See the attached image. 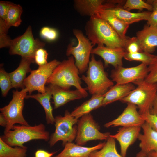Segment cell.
Wrapping results in <instances>:
<instances>
[{
  "mask_svg": "<svg viewBox=\"0 0 157 157\" xmlns=\"http://www.w3.org/2000/svg\"><path fill=\"white\" fill-rule=\"evenodd\" d=\"M85 30L88 38L94 46L104 45L125 49L129 37H121L106 21L97 15L90 17Z\"/></svg>",
  "mask_w": 157,
  "mask_h": 157,
  "instance_id": "6da1fadb",
  "label": "cell"
},
{
  "mask_svg": "<svg viewBox=\"0 0 157 157\" xmlns=\"http://www.w3.org/2000/svg\"><path fill=\"white\" fill-rule=\"evenodd\" d=\"M79 74L74 58L71 56L67 59L60 62L48 79L47 83L57 85L66 90H70L71 87L74 86L82 93L85 98L88 95L87 89L82 87Z\"/></svg>",
  "mask_w": 157,
  "mask_h": 157,
  "instance_id": "7a4b0ae2",
  "label": "cell"
},
{
  "mask_svg": "<svg viewBox=\"0 0 157 157\" xmlns=\"http://www.w3.org/2000/svg\"><path fill=\"white\" fill-rule=\"evenodd\" d=\"M50 136L43 123L34 126L14 125L11 130L6 132L0 138L6 143L13 147H24V144L33 140H40L48 141Z\"/></svg>",
  "mask_w": 157,
  "mask_h": 157,
  "instance_id": "3957f363",
  "label": "cell"
},
{
  "mask_svg": "<svg viewBox=\"0 0 157 157\" xmlns=\"http://www.w3.org/2000/svg\"><path fill=\"white\" fill-rule=\"evenodd\" d=\"M87 85V89L92 95H102L114 85L113 82L108 77L101 60H97L92 54L86 72V75L81 77Z\"/></svg>",
  "mask_w": 157,
  "mask_h": 157,
  "instance_id": "277c9868",
  "label": "cell"
},
{
  "mask_svg": "<svg viewBox=\"0 0 157 157\" xmlns=\"http://www.w3.org/2000/svg\"><path fill=\"white\" fill-rule=\"evenodd\" d=\"M137 87L120 101L136 105L141 115L150 112L153 101L157 94V84L146 82L144 80L135 83Z\"/></svg>",
  "mask_w": 157,
  "mask_h": 157,
  "instance_id": "5b68a950",
  "label": "cell"
},
{
  "mask_svg": "<svg viewBox=\"0 0 157 157\" xmlns=\"http://www.w3.org/2000/svg\"><path fill=\"white\" fill-rule=\"evenodd\" d=\"M77 119L72 116L66 110L63 116H57L55 117L54 131L50 136L48 143L50 147L59 141L64 146L67 142H72L75 140L77 131Z\"/></svg>",
  "mask_w": 157,
  "mask_h": 157,
  "instance_id": "8992f818",
  "label": "cell"
},
{
  "mask_svg": "<svg viewBox=\"0 0 157 157\" xmlns=\"http://www.w3.org/2000/svg\"><path fill=\"white\" fill-rule=\"evenodd\" d=\"M28 90L26 88L20 91H13V97L8 104L0 108L1 113L7 120V124L4 132L11 130L15 124L30 126L24 119L22 111L24 105V100L27 96Z\"/></svg>",
  "mask_w": 157,
  "mask_h": 157,
  "instance_id": "52a82bcc",
  "label": "cell"
},
{
  "mask_svg": "<svg viewBox=\"0 0 157 157\" xmlns=\"http://www.w3.org/2000/svg\"><path fill=\"white\" fill-rule=\"evenodd\" d=\"M73 32L77 39L78 43L74 46L73 42L70 43L66 50V55L73 56L75 65L80 73L82 74L88 69L90 54L94 46L81 30L74 29Z\"/></svg>",
  "mask_w": 157,
  "mask_h": 157,
  "instance_id": "ba28073f",
  "label": "cell"
},
{
  "mask_svg": "<svg viewBox=\"0 0 157 157\" xmlns=\"http://www.w3.org/2000/svg\"><path fill=\"white\" fill-rule=\"evenodd\" d=\"M45 46L44 42L34 38L31 27L29 26L22 35L12 40L9 52L11 55H18L34 61L36 51Z\"/></svg>",
  "mask_w": 157,
  "mask_h": 157,
  "instance_id": "9c48e42d",
  "label": "cell"
},
{
  "mask_svg": "<svg viewBox=\"0 0 157 157\" xmlns=\"http://www.w3.org/2000/svg\"><path fill=\"white\" fill-rule=\"evenodd\" d=\"M99 130V126L90 113L83 115L77 123V131L75 140L76 144L83 146L90 140H107L110 133H102Z\"/></svg>",
  "mask_w": 157,
  "mask_h": 157,
  "instance_id": "30bf717a",
  "label": "cell"
},
{
  "mask_svg": "<svg viewBox=\"0 0 157 157\" xmlns=\"http://www.w3.org/2000/svg\"><path fill=\"white\" fill-rule=\"evenodd\" d=\"M60 63L54 59L44 65L39 66L36 70H31L30 74L26 78L23 83L28 95H31L33 92L36 90L41 93H45V85L47 80Z\"/></svg>",
  "mask_w": 157,
  "mask_h": 157,
  "instance_id": "8fae6325",
  "label": "cell"
},
{
  "mask_svg": "<svg viewBox=\"0 0 157 157\" xmlns=\"http://www.w3.org/2000/svg\"><path fill=\"white\" fill-rule=\"evenodd\" d=\"M149 72L148 66L142 63L133 67L125 68L122 66L113 70L110 77L116 84L135 83L144 80Z\"/></svg>",
  "mask_w": 157,
  "mask_h": 157,
  "instance_id": "7c38bea8",
  "label": "cell"
},
{
  "mask_svg": "<svg viewBox=\"0 0 157 157\" xmlns=\"http://www.w3.org/2000/svg\"><path fill=\"white\" fill-rule=\"evenodd\" d=\"M126 107L122 114L116 119L106 123L104 126L106 128L110 126H140L145 122L144 119L137 110L135 105L127 103Z\"/></svg>",
  "mask_w": 157,
  "mask_h": 157,
  "instance_id": "4fadbf2b",
  "label": "cell"
},
{
  "mask_svg": "<svg viewBox=\"0 0 157 157\" xmlns=\"http://www.w3.org/2000/svg\"><path fill=\"white\" fill-rule=\"evenodd\" d=\"M127 53L123 48H112L101 45L93 48L91 53L101 57L104 61L105 67L111 65L116 68L122 66V58Z\"/></svg>",
  "mask_w": 157,
  "mask_h": 157,
  "instance_id": "5bb4252c",
  "label": "cell"
},
{
  "mask_svg": "<svg viewBox=\"0 0 157 157\" xmlns=\"http://www.w3.org/2000/svg\"><path fill=\"white\" fill-rule=\"evenodd\" d=\"M141 128L143 134L140 133L138 138L140 142L139 145L140 150L136 157H147L150 153L157 151V131L146 122Z\"/></svg>",
  "mask_w": 157,
  "mask_h": 157,
  "instance_id": "9a60e30c",
  "label": "cell"
},
{
  "mask_svg": "<svg viewBox=\"0 0 157 157\" xmlns=\"http://www.w3.org/2000/svg\"><path fill=\"white\" fill-rule=\"evenodd\" d=\"M104 0H74V7L83 16L90 17L96 15L100 11L115 7L114 3H104Z\"/></svg>",
  "mask_w": 157,
  "mask_h": 157,
  "instance_id": "2e32d148",
  "label": "cell"
},
{
  "mask_svg": "<svg viewBox=\"0 0 157 157\" xmlns=\"http://www.w3.org/2000/svg\"><path fill=\"white\" fill-rule=\"evenodd\" d=\"M141 128L140 126L122 127L119 129L115 135H110L119 142L121 155L122 157H126L129 147L138 139Z\"/></svg>",
  "mask_w": 157,
  "mask_h": 157,
  "instance_id": "e0dca14e",
  "label": "cell"
},
{
  "mask_svg": "<svg viewBox=\"0 0 157 157\" xmlns=\"http://www.w3.org/2000/svg\"><path fill=\"white\" fill-rule=\"evenodd\" d=\"M141 50L152 54L157 47V28L145 25L143 29L136 33Z\"/></svg>",
  "mask_w": 157,
  "mask_h": 157,
  "instance_id": "ac0fdd59",
  "label": "cell"
},
{
  "mask_svg": "<svg viewBox=\"0 0 157 157\" xmlns=\"http://www.w3.org/2000/svg\"><path fill=\"white\" fill-rule=\"evenodd\" d=\"M53 101L54 108L56 109L68 102L83 98L82 93L78 90H66L55 85L49 84Z\"/></svg>",
  "mask_w": 157,
  "mask_h": 157,
  "instance_id": "d6986e66",
  "label": "cell"
},
{
  "mask_svg": "<svg viewBox=\"0 0 157 157\" xmlns=\"http://www.w3.org/2000/svg\"><path fill=\"white\" fill-rule=\"evenodd\" d=\"M105 143H101L92 147H86L72 142H67L63 150L53 157H88L92 152L102 148Z\"/></svg>",
  "mask_w": 157,
  "mask_h": 157,
  "instance_id": "ffe728a7",
  "label": "cell"
},
{
  "mask_svg": "<svg viewBox=\"0 0 157 157\" xmlns=\"http://www.w3.org/2000/svg\"><path fill=\"white\" fill-rule=\"evenodd\" d=\"M132 83L117 84L112 87L104 94V97L101 107L106 105L117 100H120L127 96L135 88Z\"/></svg>",
  "mask_w": 157,
  "mask_h": 157,
  "instance_id": "44dd1931",
  "label": "cell"
},
{
  "mask_svg": "<svg viewBox=\"0 0 157 157\" xmlns=\"http://www.w3.org/2000/svg\"><path fill=\"white\" fill-rule=\"evenodd\" d=\"M34 61L30 58L22 57L18 67L13 71L8 73L13 88H23L25 87L24 81L26 78V74L31 72L30 66Z\"/></svg>",
  "mask_w": 157,
  "mask_h": 157,
  "instance_id": "7402d4cb",
  "label": "cell"
},
{
  "mask_svg": "<svg viewBox=\"0 0 157 157\" xmlns=\"http://www.w3.org/2000/svg\"><path fill=\"white\" fill-rule=\"evenodd\" d=\"M109 9L119 19L129 25L141 20L147 21L151 12L147 11L138 13H132L118 6Z\"/></svg>",
  "mask_w": 157,
  "mask_h": 157,
  "instance_id": "603a6c76",
  "label": "cell"
},
{
  "mask_svg": "<svg viewBox=\"0 0 157 157\" xmlns=\"http://www.w3.org/2000/svg\"><path fill=\"white\" fill-rule=\"evenodd\" d=\"M52 94L49 87H46V92L44 93H39L36 94L27 95L26 98H31L36 100L43 108L45 115V119L47 124H53L54 123L53 109L50 103L52 98Z\"/></svg>",
  "mask_w": 157,
  "mask_h": 157,
  "instance_id": "cb8c5ba5",
  "label": "cell"
},
{
  "mask_svg": "<svg viewBox=\"0 0 157 157\" xmlns=\"http://www.w3.org/2000/svg\"><path fill=\"white\" fill-rule=\"evenodd\" d=\"M104 97L102 95H93L89 100L76 107L71 113V115L78 119L85 114L90 113L92 111L101 107Z\"/></svg>",
  "mask_w": 157,
  "mask_h": 157,
  "instance_id": "d4e9b609",
  "label": "cell"
},
{
  "mask_svg": "<svg viewBox=\"0 0 157 157\" xmlns=\"http://www.w3.org/2000/svg\"><path fill=\"white\" fill-rule=\"evenodd\" d=\"M106 21L121 37L125 38L129 25L119 19L109 9L100 11L96 15Z\"/></svg>",
  "mask_w": 157,
  "mask_h": 157,
  "instance_id": "484cf974",
  "label": "cell"
},
{
  "mask_svg": "<svg viewBox=\"0 0 157 157\" xmlns=\"http://www.w3.org/2000/svg\"><path fill=\"white\" fill-rule=\"evenodd\" d=\"M88 157H122L117 152L115 139L109 136L107 142L100 150L94 151Z\"/></svg>",
  "mask_w": 157,
  "mask_h": 157,
  "instance_id": "4316f807",
  "label": "cell"
},
{
  "mask_svg": "<svg viewBox=\"0 0 157 157\" xmlns=\"http://www.w3.org/2000/svg\"><path fill=\"white\" fill-rule=\"evenodd\" d=\"M27 147L10 146L0 138V157H26Z\"/></svg>",
  "mask_w": 157,
  "mask_h": 157,
  "instance_id": "83f0119b",
  "label": "cell"
},
{
  "mask_svg": "<svg viewBox=\"0 0 157 157\" xmlns=\"http://www.w3.org/2000/svg\"><path fill=\"white\" fill-rule=\"evenodd\" d=\"M23 9L19 4L13 3L4 21L6 26L9 28L12 26L18 27L22 22L21 15Z\"/></svg>",
  "mask_w": 157,
  "mask_h": 157,
  "instance_id": "f1b7e54d",
  "label": "cell"
},
{
  "mask_svg": "<svg viewBox=\"0 0 157 157\" xmlns=\"http://www.w3.org/2000/svg\"><path fill=\"white\" fill-rule=\"evenodd\" d=\"M157 55L146 52L142 51L135 53H127L124 58L129 61H136L141 62L148 66L151 64L156 58Z\"/></svg>",
  "mask_w": 157,
  "mask_h": 157,
  "instance_id": "f546056e",
  "label": "cell"
},
{
  "mask_svg": "<svg viewBox=\"0 0 157 157\" xmlns=\"http://www.w3.org/2000/svg\"><path fill=\"white\" fill-rule=\"evenodd\" d=\"M123 8L128 11L133 9H138L142 11L144 9H146L151 12L153 10L151 5L142 0H127Z\"/></svg>",
  "mask_w": 157,
  "mask_h": 157,
  "instance_id": "4dcf8cb0",
  "label": "cell"
},
{
  "mask_svg": "<svg viewBox=\"0 0 157 157\" xmlns=\"http://www.w3.org/2000/svg\"><path fill=\"white\" fill-rule=\"evenodd\" d=\"M0 87L1 94L3 97H6L9 90L13 88L8 73L1 66L0 69Z\"/></svg>",
  "mask_w": 157,
  "mask_h": 157,
  "instance_id": "1f68e13d",
  "label": "cell"
},
{
  "mask_svg": "<svg viewBox=\"0 0 157 157\" xmlns=\"http://www.w3.org/2000/svg\"><path fill=\"white\" fill-rule=\"evenodd\" d=\"M4 21L0 18V48L9 47L12 39L7 35L9 29Z\"/></svg>",
  "mask_w": 157,
  "mask_h": 157,
  "instance_id": "d6a6232c",
  "label": "cell"
},
{
  "mask_svg": "<svg viewBox=\"0 0 157 157\" xmlns=\"http://www.w3.org/2000/svg\"><path fill=\"white\" fill-rule=\"evenodd\" d=\"M40 34L43 39L49 41L56 40L58 36V33L55 29L49 27H43L40 30Z\"/></svg>",
  "mask_w": 157,
  "mask_h": 157,
  "instance_id": "836d02e7",
  "label": "cell"
},
{
  "mask_svg": "<svg viewBox=\"0 0 157 157\" xmlns=\"http://www.w3.org/2000/svg\"><path fill=\"white\" fill-rule=\"evenodd\" d=\"M149 72L144 81L148 83H157V56L154 61L148 66Z\"/></svg>",
  "mask_w": 157,
  "mask_h": 157,
  "instance_id": "e575fe53",
  "label": "cell"
},
{
  "mask_svg": "<svg viewBox=\"0 0 157 157\" xmlns=\"http://www.w3.org/2000/svg\"><path fill=\"white\" fill-rule=\"evenodd\" d=\"M125 49L127 53H133L142 52L140 45L136 37H129Z\"/></svg>",
  "mask_w": 157,
  "mask_h": 157,
  "instance_id": "d590c367",
  "label": "cell"
},
{
  "mask_svg": "<svg viewBox=\"0 0 157 157\" xmlns=\"http://www.w3.org/2000/svg\"><path fill=\"white\" fill-rule=\"evenodd\" d=\"M48 53L47 51L43 48L38 49L36 51L34 56V62L38 65L41 66L48 63L47 60Z\"/></svg>",
  "mask_w": 157,
  "mask_h": 157,
  "instance_id": "8d00e7d4",
  "label": "cell"
},
{
  "mask_svg": "<svg viewBox=\"0 0 157 157\" xmlns=\"http://www.w3.org/2000/svg\"><path fill=\"white\" fill-rule=\"evenodd\" d=\"M141 116L145 122H147L153 129L157 131V116L150 112Z\"/></svg>",
  "mask_w": 157,
  "mask_h": 157,
  "instance_id": "74e56055",
  "label": "cell"
},
{
  "mask_svg": "<svg viewBox=\"0 0 157 157\" xmlns=\"http://www.w3.org/2000/svg\"><path fill=\"white\" fill-rule=\"evenodd\" d=\"M13 3L7 1H0V18L4 21Z\"/></svg>",
  "mask_w": 157,
  "mask_h": 157,
  "instance_id": "f35d334b",
  "label": "cell"
},
{
  "mask_svg": "<svg viewBox=\"0 0 157 157\" xmlns=\"http://www.w3.org/2000/svg\"><path fill=\"white\" fill-rule=\"evenodd\" d=\"M147 21V25L157 28V9L151 12Z\"/></svg>",
  "mask_w": 157,
  "mask_h": 157,
  "instance_id": "ab89813d",
  "label": "cell"
},
{
  "mask_svg": "<svg viewBox=\"0 0 157 157\" xmlns=\"http://www.w3.org/2000/svg\"><path fill=\"white\" fill-rule=\"evenodd\" d=\"M56 153L49 152L41 149H38L35 153V157H51Z\"/></svg>",
  "mask_w": 157,
  "mask_h": 157,
  "instance_id": "60d3db41",
  "label": "cell"
},
{
  "mask_svg": "<svg viewBox=\"0 0 157 157\" xmlns=\"http://www.w3.org/2000/svg\"><path fill=\"white\" fill-rule=\"evenodd\" d=\"M150 113L157 116V94L152 103Z\"/></svg>",
  "mask_w": 157,
  "mask_h": 157,
  "instance_id": "b9f144b4",
  "label": "cell"
},
{
  "mask_svg": "<svg viewBox=\"0 0 157 157\" xmlns=\"http://www.w3.org/2000/svg\"><path fill=\"white\" fill-rule=\"evenodd\" d=\"M7 120L3 115L0 113V125L2 127L5 128L7 126Z\"/></svg>",
  "mask_w": 157,
  "mask_h": 157,
  "instance_id": "7bdbcfd3",
  "label": "cell"
},
{
  "mask_svg": "<svg viewBox=\"0 0 157 157\" xmlns=\"http://www.w3.org/2000/svg\"><path fill=\"white\" fill-rule=\"evenodd\" d=\"M146 2L152 6L153 11L157 9V0H147Z\"/></svg>",
  "mask_w": 157,
  "mask_h": 157,
  "instance_id": "ee69618b",
  "label": "cell"
},
{
  "mask_svg": "<svg viewBox=\"0 0 157 157\" xmlns=\"http://www.w3.org/2000/svg\"><path fill=\"white\" fill-rule=\"evenodd\" d=\"M147 157H157V151H154L150 153Z\"/></svg>",
  "mask_w": 157,
  "mask_h": 157,
  "instance_id": "f6af8a7d",
  "label": "cell"
},
{
  "mask_svg": "<svg viewBox=\"0 0 157 157\" xmlns=\"http://www.w3.org/2000/svg\"></svg>",
  "mask_w": 157,
  "mask_h": 157,
  "instance_id": "bcb514c9",
  "label": "cell"
}]
</instances>
